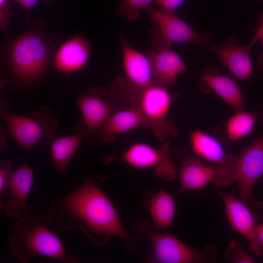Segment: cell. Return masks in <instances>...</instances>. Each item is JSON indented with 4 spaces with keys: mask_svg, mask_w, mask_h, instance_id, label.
I'll return each mask as SVG.
<instances>
[{
    "mask_svg": "<svg viewBox=\"0 0 263 263\" xmlns=\"http://www.w3.org/2000/svg\"><path fill=\"white\" fill-rule=\"evenodd\" d=\"M103 181L100 176L94 175L69 194L53 197L49 210L56 218L58 231L79 229L98 246L105 244L111 236L133 240L124 228L112 202L99 188Z\"/></svg>",
    "mask_w": 263,
    "mask_h": 263,
    "instance_id": "1",
    "label": "cell"
},
{
    "mask_svg": "<svg viewBox=\"0 0 263 263\" xmlns=\"http://www.w3.org/2000/svg\"><path fill=\"white\" fill-rule=\"evenodd\" d=\"M17 219L9 237L12 256L27 263L37 255L59 260L65 263H77L76 258L67 254L61 240L48 228L54 217L49 210L31 209L28 206Z\"/></svg>",
    "mask_w": 263,
    "mask_h": 263,
    "instance_id": "2",
    "label": "cell"
},
{
    "mask_svg": "<svg viewBox=\"0 0 263 263\" xmlns=\"http://www.w3.org/2000/svg\"><path fill=\"white\" fill-rule=\"evenodd\" d=\"M109 88L122 105L132 106L139 110L145 118L146 129L158 140L165 142L178 135V129L167 118L174 99L167 87L158 84L141 87L119 76Z\"/></svg>",
    "mask_w": 263,
    "mask_h": 263,
    "instance_id": "3",
    "label": "cell"
},
{
    "mask_svg": "<svg viewBox=\"0 0 263 263\" xmlns=\"http://www.w3.org/2000/svg\"><path fill=\"white\" fill-rule=\"evenodd\" d=\"M49 43L38 32L31 31L17 38L10 53V66L13 79L24 85L37 83L46 74L50 57Z\"/></svg>",
    "mask_w": 263,
    "mask_h": 263,
    "instance_id": "4",
    "label": "cell"
},
{
    "mask_svg": "<svg viewBox=\"0 0 263 263\" xmlns=\"http://www.w3.org/2000/svg\"><path fill=\"white\" fill-rule=\"evenodd\" d=\"M145 222H139L134 231L138 236L147 238L150 243L152 255L150 261L161 263H211L217 262L218 249L208 244L201 250L189 246L175 236L151 229Z\"/></svg>",
    "mask_w": 263,
    "mask_h": 263,
    "instance_id": "5",
    "label": "cell"
},
{
    "mask_svg": "<svg viewBox=\"0 0 263 263\" xmlns=\"http://www.w3.org/2000/svg\"><path fill=\"white\" fill-rule=\"evenodd\" d=\"M8 103L2 100L0 115L16 142L26 153L43 138H52L56 134L59 120L50 108L44 106L29 116L9 112Z\"/></svg>",
    "mask_w": 263,
    "mask_h": 263,
    "instance_id": "6",
    "label": "cell"
},
{
    "mask_svg": "<svg viewBox=\"0 0 263 263\" xmlns=\"http://www.w3.org/2000/svg\"><path fill=\"white\" fill-rule=\"evenodd\" d=\"M148 11L153 23L150 35L154 49H169L174 43H188L208 49L213 44L210 33L197 32L176 13H165L152 7Z\"/></svg>",
    "mask_w": 263,
    "mask_h": 263,
    "instance_id": "7",
    "label": "cell"
},
{
    "mask_svg": "<svg viewBox=\"0 0 263 263\" xmlns=\"http://www.w3.org/2000/svg\"><path fill=\"white\" fill-rule=\"evenodd\" d=\"M76 101L82 117L75 125V131L82 133L90 144L111 115L123 106L109 87L90 88L80 94Z\"/></svg>",
    "mask_w": 263,
    "mask_h": 263,
    "instance_id": "8",
    "label": "cell"
},
{
    "mask_svg": "<svg viewBox=\"0 0 263 263\" xmlns=\"http://www.w3.org/2000/svg\"><path fill=\"white\" fill-rule=\"evenodd\" d=\"M235 182L239 199L247 206L257 221L263 217V201L252 196L256 183L263 175V133L239 154Z\"/></svg>",
    "mask_w": 263,
    "mask_h": 263,
    "instance_id": "9",
    "label": "cell"
},
{
    "mask_svg": "<svg viewBox=\"0 0 263 263\" xmlns=\"http://www.w3.org/2000/svg\"><path fill=\"white\" fill-rule=\"evenodd\" d=\"M170 146L169 140L165 141L159 149L146 144L136 143L119 155H104L101 161L105 165L122 161L136 168H154L158 177L171 181L175 178L177 173L176 165L170 158Z\"/></svg>",
    "mask_w": 263,
    "mask_h": 263,
    "instance_id": "10",
    "label": "cell"
},
{
    "mask_svg": "<svg viewBox=\"0 0 263 263\" xmlns=\"http://www.w3.org/2000/svg\"><path fill=\"white\" fill-rule=\"evenodd\" d=\"M191 149L197 156L217 166L222 187H228L235 180L239 154L226 152L215 136L197 130L189 135Z\"/></svg>",
    "mask_w": 263,
    "mask_h": 263,
    "instance_id": "11",
    "label": "cell"
},
{
    "mask_svg": "<svg viewBox=\"0 0 263 263\" xmlns=\"http://www.w3.org/2000/svg\"><path fill=\"white\" fill-rule=\"evenodd\" d=\"M225 205V212L232 229L243 235L249 243V249L256 255L263 256V248L256 236L258 221L250 208L233 193L218 191Z\"/></svg>",
    "mask_w": 263,
    "mask_h": 263,
    "instance_id": "12",
    "label": "cell"
},
{
    "mask_svg": "<svg viewBox=\"0 0 263 263\" xmlns=\"http://www.w3.org/2000/svg\"><path fill=\"white\" fill-rule=\"evenodd\" d=\"M248 42L241 45L236 37H230L221 45H212L208 49L224 64L232 76L239 80H250L253 77Z\"/></svg>",
    "mask_w": 263,
    "mask_h": 263,
    "instance_id": "13",
    "label": "cell"
},
{
    "mask_svg": "<svg viewBox=\"0 0 263 263\" xmlns=\"http://www.w3.org/2000/svg\"><path fill=\"white\" fill-rule=\"evenodd\" d=\"M178 178L179 192L201 189L210 183L221 186L220 172L217 166L205 163L191 155L182 159Z\"/></svg>",
    "mask_w": 263,
    "mask_h": 263,
    "instance_id": "14",
    "label": "cell"
},
{
    "mask_svg": "<svg viewBox=\"0 0 263 263\" xmlns=\"http://www.w3.org/2000/svg\"><path fill=\"white\" fill-rule=\"evenodd\" d=\"M136 128L146 129L143 115L135 107L123 105L111 115L97 131L91 145L95 147L100 144H110L116 135Z\"/></svg>",
    "mask_w": 263,
    "mask_h": 263,
    "instance_id": "15",
    "label": "cell"
},
{
    "mask_svg": "<svg viewBox=\"0 0 263 263\" xmlns=\"http://www.w3.org/2000/svg\"><path fill=\"white\" fill-rule=\"evenodd\" d=\"M146 55L150 60L156 84L167 88L173 86L177 76L188 71L180 56L170 48L150 49Z\"/></svg>",
    "mask_w": 263,
    "mask_h": 263,
    "instance_id": "16",
    "label": "cell"
},
{
    "mask_svg": "<svg viewBox=\"0 0 263 263\" xmlns=\"http://www.w3.org/2000/svg\"><path fill=\"white\" fill-rule=\"evenodd\" d=\"M34 182V170L25 163L13 172L7 188L11 199L2 207L4 213L14 219L19 218L27 207L26 200Z\"/></svg>",
    "mask_w": 263,
    "mask_h": 263,
    "instance_id": "17",
    "label": "cell"
},
{
    "mask_svg": "<svg viewBox=\"0 0 263 263\" xmlns=\"http://www.w3.org/2000/svg\"><path fill=\"white\" fill-rule=\"evenodd\" d=\"M126 78L133 84L146 87L154 82L151 66L148 56L136 50L125 37L118 34Z\"/></svg>",
    "mask_w": 263,
    "mask_h": 263,
    "instance_id": "18",
    "label": "cell"
},
{
    "mask_svg": "<svg viewBox=\"0 0 263 263\" xmlns=\"http://www.w3.org/2000/svg\"><path fill=\"white\" fill-rule=\"evenodd\" d=\"M91 43L80 36H75L64 43L55 57L57 71L69 73L82 68L87 63Z\"/></svg>",
    "mask_w": 263,
    "mask_h": 263,
    "instance_id": "19",
    "label": "cell"
},
{
    "mask_svg": "<svg viewBox=\"0 0 263 263\" xmlns=\"http://www.w3.org/2000/svg\"><path fill=\"white\" fill-rule=\"evenodd\" d=\"M202 82L236 112L244 110V96L233 79L220 75L215 69H208L202 76Z\"/></svg>",
    "mask_w": 263,
    "mask_h": 263,
    "instance_id": "20",
    "label": "cell"
},
{
    "mask_svg": "<svg viewBox=\"0 0 263 263\" xmlns=\"http://www.w3.org/2000/svg\"><path fill=\"white\" fill-rule=\"evenodd\" d=\"M258 123H263V105L253 111H237L225 123V135L232 142L249 134Z\"/></svg>",
    "mask_w": 263,
    "mask_h": 263,
    "instance_id": "21",
    "label": "cell"
},
{
    "mask_svg": "<svg viewBox=\"0 0 263 263\" xmlns=\"http://www.w3.org/2000/svg\"><path fill=\"white\" fill-rule=\"evenodd\" d=\"M148 208L156 230L171 225L176 211L175 202L171 195L160 190L151 197Z\"/></svg>",
    "mask_w": 263,
    "mask_h": 263,
    "instance_id": "22",
    "label": "cell"
},
{
    "mask_svg": "<svg viewBox=\"0 0 263 263\" xmlns=\"http://www.w3.org/2000/svg\"><path fill=\"white\" fill-rule=\"evenodd\" d=\"M84 134L80 132L58 138L50 145V152L55 169L63 172L82 142Z\"/></svg>",
    "mask_w": 263,
    "mask_h": 263,
    "instance_id": "23",
    "label": "cell"
},
{
    "mask_svg": "<svg viewBox=\"0 0 263 263\" xmlns=\"http://www.w3.org/2000/svg\"><path fill=\"white\" fill-rule=\"evenodd\" d=\"M154 0H120L117 8L118 17L129 21L136 20L142 11H148L152 7Z\"/></svg>",
    "mask_w": 263,
    "mask_h": 263,
    "instance_id": "24",
    "label": "cell"
},
{
    "mask_svg": "<svg viewBox=\"0 0 263 263\" xmlns=\"http://www.w3.org/2000/svg\"><path fill=\"white\" fill-rule=\"evenodd\" d=\"M225 258L231 263H254L255 260L248 253L240 243L232 241L227 247L225 253Z\"/></svg>",
    "mask_w": 263,
    "mask_h": 263,
    "instance_id": "25",
    "label": "cell"
},
{
    "mask_svg": "<svg viewBox=\"0 0 263 263\" xmlns=\"http://www.w3.org/2000/svg\"><path fill=\"white\" fill-rule=\"evenodd\" d=\"M12 164L9 160H2L0 162V194L7 188L13 173Z\"/></svg>",
    "mask_w": 263,
    "mask_h": 263,
    "instance_id": "26",
    "label": "cell"
},
{
    "mask_svg": "<svg viewBox=\"0 0 263 263\" xmlns=\"http://www.w3.org/2000/svg\"><path fill=\"white\" fill-rule=\"evenodd\" d=\"M186 0H154V2L161 11L168 14L175 13Z\"/></svg>",
    "mask_w": 263,
    "mask_h": 263,
    "instance_id": "27",
    "label": "cell"
},
{
    "mask_svg": "<svg viewBox=\"0 0 263 263\" xmlns=\"http://www.w3.org/2000/svg\"><path fill=\"white\" fill-rule=\"evenodd\" d=\"M9 23V6L7 4L0 7V26L1 29L7 32Z\"/></svg>",
    "mask_w": 263,
    "mask_h": 263,
    "instance_id": "28",
    "label": "cell"
},
{
    "mask_svg": "<svg viewBox=\"0 0 263 263\" xmlns=\"http://www.w3.org/2000/svg\"><path fill=\"white\" fill-rule=\"evenodd\" d=\"M263 35V18L262 19L261 23L258 27L253 37L250 40L249 43L252 46H253L257 42L259 41L261 37Z\"/></svg>",
    "mask_w": 263,
    "mask_h": 263,
    "instance_id": "29",
    "label": "cell"
},
{
    "mask_svg": "<svg viewBox=\"0 0 263 263\" xmlns=\"http://www.w3.org/2000/svg\"><path fill=\"white\" fill-rule=\"evenodd\" d=\"M22 6L29 13L31 9L36 4L38 0H14Z\"/></svg>",
    "mask_w": 263,
    "mask_h": 263,
    "instance_id": "30",
    "label": "cell"
},
{
    "mask_svg": "<svg viewBox=\"0 0 263 263\" xmlns=\"http://www.w3.org/2000/svg\"><path fill=\"white\" fill-rule=\"evenodd\" d=\"M256 233L257 240L263 248V224L256 225Z\"/></svg>",
    "mask_w": 263,
    "mask_h": 263,
    "instance_id": "31",
    "label": "cell"
},
{
    "mask_svg": "<svg viewBox=\"0 0 263 263\" xmlns=\"http://www.w3.org/2000/svg\"><path fill=\"white\" fill-rule=\"evenodd\" d=\"M6 132L3 127L0 126V150H3L5 148Z\"/></svg>",
    "mask_w": 263,
    "mask_h": 263,
    "instance_id": "32",
    "label": "cell"
},
{
    "mask_svg": "<svg viewBox=\"0 0 263 263\" xmlns=\"http://www.w3.org/2000/svg\"><path fill=\"white\" fill-rule=\"evenodd\" d=\"M259 41H261L263 47V35L261 37ZM257 65L258 68L263 72V51L260 54L258 57Z\"/></svg>",
    "mask_w": 263,
    "mask_h": 263,
    "instance_id": "33",
    "label": "cell"
},
{
    "mask_svg": "<svg viewBox=\"0 0 263 263\" xmlns=\"http://www.w3.org/2000/svg\"><path fill=\"white\" fill-rule=\"evenodd\" d=\"M8 0H0V7L8 4Z\"/></svg>",
    "mask_w": 263,
    "mask_h": 263,
    "instance_id": "34",
    "label": "cell"
},
{
    "mask_svg": "<svg viewBox=\"0 0 263 263\" xmlns=\"http://www.w3.org/2000/svg\"></svg>",
    "mask_w": 263,
    "mask_h": 263,
    "instance_id": "35",
    "label": "cell"
}]
</instances>
